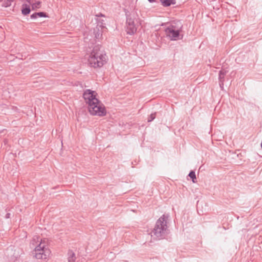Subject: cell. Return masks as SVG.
I'll use <instances>...</instances> for the list:
<instances>
[{
	"mask_svg": "<svg viewBox=\"0 0 262 262\" xmlns=\"http://www.w3.org/2000/svg\"><path fill=\"white\" fill-rule=\"evenodd\" d=\"M83 98L87 103L88 109L91 115L104 116L107 114L105 105L98 98V94L93 90L88 89L83 93Z\"/></svg>",
	"mask_w": 262,
	"mask_h": 262,
	"instance_id": "cell-1",
	"label": "cell"
},
{
	"mask_svg": "<svg viewBox=\"0 0 262 262\" xmlns=\"http://www.w3.org/2000/svg\"><path fill=\"white\" fill-rule=\"evenodd\" d=\"M107 55L99 46H96L90 52L88 58V63L91 67H102L107 62Z\"/></svg>",
	"mask_w": 262,
	"mask_h": 262,
	"instance_id": "cell-2",
	"label": "cell"
},
{
	"mask_svg": "<svg viewBox=\"0 0 262 262\" xmlns=\"http://www.w3.org/2000/svg\"><path fill=\"white\" fill-rule=\"evenodd\" d=\"M33 247V255L34 257L38 260H45L49 259L51 255V251L49 248L47 242L45 240H41L37 243V239L35 241L34 239L31 241Z\"/></svg>",
	"mask_w": 262,
	"mask_h": 262,
	"instance_id": "cell-3",
	"label": "cell"
},
{
	"mask_svg": "<svg viewBox=\"0 0 262 262\" xmlns=\"http://www.w3.org/2000/svg\"><path fill=\"white\" fill-rule=\"evenodd\" d=\"M168 225V218L166 215L162 216L158 221L156 225L154 232L157 236H161L164 234L167 229Z\"/></svg>",
	"mask_w": 262,
	"mask_h": 262,
	"instance_id": "cell-4",
	"label": "cell"
},
{
	"mask_svg": "<svg viewBox=\"0 0 262 262\" xmlns=\"http://www.w3.org/2000/svg\"><path fill=\"white\" fill-rule=\"evenodd\" d=\"M165 32L166 35L171 40H178L183 38L181 29L174 26H170L165 28Z\"/></svg>",
	"mask_w": 262,
	"mask_h": 262,
	"instance_id": "cell-5",
	"label": "cell"
},
{
	"mask_svg": "<svg viewBox=\"0 0 262 262\" xmlns=\"http://www.w3.org/2000/svg\"><path fill=\"white\" fill-rule=\"evenodd\" d=\"M127 16V31L129 34L133 35L136 33V27L135 25V23L133 21L132 18L130 16L126 14Z\"/></svg>",
	"mask_w": 262,
	"mask_h": 262,
	"instance_id": "cell-6",
	"label": "cell"
},
{
	"mask_svg": "<svg viewBox=\"0 0 262 262\" xmlns=\"http://www.w3.org/2000/svg\"><path fill=\"white\" fill-rule=\"evenodd\" d=\"M22 2H27L31 6L32 9L33 10L39 9L41 7V2L40 1H36L35 0H21Z\"/></svg>",
	"mask_w": 262,
	"mask_h": 262,
	"instance_id": "cell-7",
	"label": "cell"
},
{
	"mask_svg": "<svg viewBox=\"0 0 262 262\" xmlns=\"http://www.w3.org/2000/svg\"><path fill=\"white\" fill-rule=\"evenodd\" d=\"M40 18H49V15L47 13L40 12V13H34L33 14L31 15V18L33 19Z\"/></svg>",
	"mask_w": 262,
	"mask_h": 262,
	"instance_id": "cell-8",
	"label": "cell"
},
{
	"mask_svg": "<svg viewBox=\"0 0 262 262\" xmlns=\"http://www.w3.org/2000/svg\"><path fill=\"white\" fill-rule=\"evenodd\" d=\"M31 9L30 8V6L28 4H24L21 7V11L23 15H29L31 12Z\"/></svg>",
	"mask_w": 262,
	"mask_h": 262,
	"instance_id": "cell-9",
	"label": "cell"
},
{
	"mask_svg": "<svg viewBox=\"0 0 262 262\" xmlns=\"http://www.w3.org/2000/svg\"><path fill=\"white\" fill-rule=\"evenodd\" d=\"M162 5L164 7H168L170 5H174L176 4V0H160Z\"/></svg>",
	"mask_w": 262,
	"mask_h": 262,
	"instance_id": "cell-10",
	"label": "cell"
},
{
	"mask_svg": "<svg viewBox=\"0 0 262 262\" xmlns=\"http://www.w3.org/2000/svg\"><path fill=\"white\" fill-rule=\"evenodd\" d=\"M15 0H1V2L2 3V6L3 7L8 8L10 7L11 5V4Z\"/></svg>",
	"mask_w": 262,
	"mask_h": 262,
	"instance_id": "cell-11",
	"label": "cell"
},
{
	"mask_svg": "<svg viewBox=\"0 0 262 262\" xmlns=\"http://www.w3.org/2000/svg\"><path fill=\"white\" fill-rule=\"evenodd\" d=\"M76 259L75 255L74 253L73 252L72 250H69L68 252V260L69 261H75Z\"/></svg>",
	"mask_w": 262,
	"mask_h": 262,
	"instance_id": "cell-12",
	"label": "cell"
},
{
	"mask_svg": "<svg viewBox=\"0 0 262 262\" xmlns=\"http://www.w3.org/2000/svg\"><path fill=\"white\" fill-rule=\"evenodd\" d=\"M189 176H190V178L192 179L194 182H196V175H195V173L194 172H190Z\"/></svg>",
	"mask_w": 262,
	"mask_h": 262,
	"instance_id": "cell-13",
	"label": "cell"
},
{
	"mask_svg": "<svg viewBox=\"0 0 262 262\" xmlns=\"http://www.w3.org/2000/svg\"><path fill=\"white\" fill-rule=\"evenodd\" d=\"M155 117H156V114H153L152 115H151L150 116V117L149 118V119H148V121L150 122V121H152V120H154L155 119Z\"/></svg>",
	"mask_w": 262,
	"mask_h": 262,
	"instance_id": "cell-14",
	"label": "cell"
},
{
	"mask_svg": "<svg viewBox=\"0 0 262 262\" xmlns=\"http://www.w3.org/2000/svg\"><path fill=\"white\" fill-rule=\"evenodd\" d=\"M148 1L151 3L155 2H156V0H148Z\"/></svg>",
	"mask_w": 262,
	"mask_h": 262,
	"instance_id": "cell-15",
	"label": "cell"
},
{
	"mask_svg": "<svg viewBox=\"0 0 262 262\" xmlns=\"http://www.w3.org/2000/svg\"><path fill=\"white\" fill-rule=\"evenodd\" d=\"M261 147H262V143H261Z\"/></svg>",
	"mask_w": 262,
	"mask_h": 262,
	"instance_id": "cell-16",
	"label": "cell"
}]
</instances>
